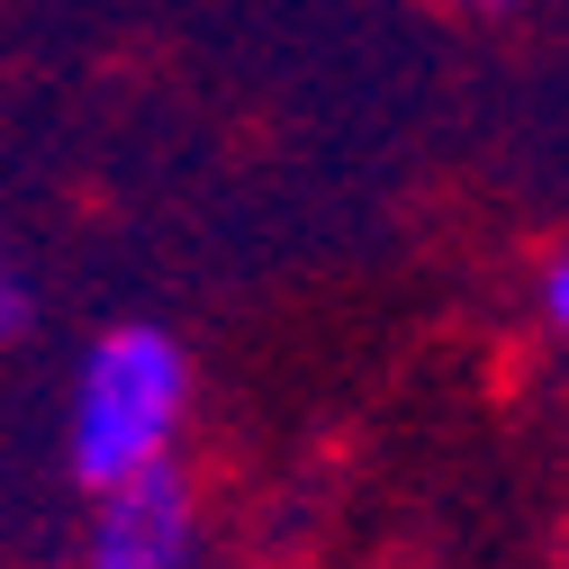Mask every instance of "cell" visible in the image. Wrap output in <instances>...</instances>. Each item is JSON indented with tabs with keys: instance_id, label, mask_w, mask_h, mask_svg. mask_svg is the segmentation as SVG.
I'll return each instance as SVG.
<instances>
[{
	"instance_id": "cell-4",
	"label": "cell",
	"mask_w": 569,
	"mask_h": 569,
	"mask_svg": "<svg viewBox=\"0 0 569 569\" xmlns=\"http://www.w3.org/2000/svg\"><path fill=\"white\" fill-rule=\"evenodd\" d=\"M542 317L569 335V244H560V253H551V271H542Z\"/></svg>"
},
{
	"instance_id": "cell-2",
	"label": "cell",
	"mask_w": 569,
	"mask_h": 569,
	"mask_svg": "<svg viewBox=\"0 0 569 569\" xmlns=\"http://www.w3.org/2000/svg\"><path fill=\"white\" fill-rule=\"evenodd\" d=\"M190 560H199V488L181 461L91 497L82 569H190Z\"/></svg>"
},
{
	"instance_id": "cell-1",
	"label": "cell",
	"mask_w": 569,
	"mask_h": 569,
	"mask_svg": "<svg viewBox=\"0 0 569 569\" xmlns=\"http://www.w3.org/2000/svg\"><path fill=\"white\" fill-rule=\"evenodd\" d=\"M190 425V343L154 317L100 326L73 362V398H63V461L100 497L118 479H146L181 461Z\"/></svg>"
},
{
	"instance_id": "cell-5",
	"label": "cell",
	"mask_w": 569,
	"mask_h": 569,
	"mask_svg": "<svg viewBox=\"0 0 569 569\" xmlns=\"http://www.w3.org/2000/svg\"><path fill=\"white\" fill-rule=\"evenodd\" d=\"M425 10H443V19H507V10H525V0H425Z\"/></svg>"
},
{
	"instance_id": "cell-3",
	"label": "cell",
	"mask_w": 569,
	"mask_h": 569,
	"mask_svg": "<svg viewBox=\"0 0 569 569\" xmlns=\"http://www.w3.org/2000/svg\"><path fill=\"white\" fill-rule=\"evenodd\" d=\"M28 317H37V290H28V271L10 262V244H0V343H19Z\"/></svg>"
}]
</instances>
